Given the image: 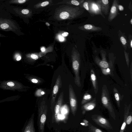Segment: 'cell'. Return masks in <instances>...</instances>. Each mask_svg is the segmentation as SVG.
Segmentation results:
<instances>
[{
	"label": "cell",
	"instance_id": "1",
	"mask_svg": "<svg viewBox=\"0 0 132 132\" xmlns=\"http://www.w3.org/2000/svg\"><path fill=\"white\" fill-rule=\"evenodd\" d=\"M47 108L45 100L44 98L38 107L37 124L38 132H44Z\"/></svg>",
	"mask_w": 132,
	"mask_h": 132
},
{
	"label": "cell",
	"instance_id": "2",
	"mask_svg": "<svg viewBox=\"0 0 132 132\" xmlns=\"http://www.w3.org/2000/svg\"><path fill=\"white\" fill-rule=\"evenodd\" d=\"M101 100L103 105L108 110L112 118L114 120L116 116L110 99L109 93L106 86L104 85L102 88Z\"/></svg>",
	"mask_w": 132,
	"mask_h": 132
},
{
	"label": "cell",
	"instance_id": "3",
	"mask_svg": "<svg viewBox=\"0 0 132 132\" xmlns=\"http://www.w3.org/2000/svg\"><path fill=\"white\" fill-rule=\"evenodd\" d=\"M72 67L75 74L74 80L75 84L78 87L81 86L79 75L81 63L80 55L77 52H74L72 55Z\"/></svg>",
	"mask_w": 132,
	"mask_h": 132
},
{
	"label": "cell",
	"instance_id": "4",
	"mask_svg": "<svg viewBox=\"0 0 132 132\" xmlns=\"http://www.w3.org/2000/svg\"><path fill=\"white\" fill-rule=\"evenodd\" d=\"M92 120L100 126L107 129H111L112 127L109 121L101 116L94 114L92 116Z\"/></svg>",
	"mask_w": 132,
	"mask_h": 132
},
{
	"label": "cell",
	"instance_id": "5",
	"mask_svg": "<svg viewBox=\"0 0 132 132\" xmlns=\"http://www.w3.org/2000/svg\"><path fill=\"white\" fill-rule=\"evenodd\" d=\"M69 97L71 112L75 116L77 109V101L73 88L70 84L69 86Z\"/></svg>",
	"mask_w": 132,
	"mask_h": 132
},
{
	"label": "cell",
	"instance_id": "6",
	"mask_svg": "<svg viewBox=\"0 0 132 132\" xmlns=\"http://www.w3.org/2000/svg\"><path fill=\"white\" fill-rule=\"evenodd\" d=\"M87 1L88 7V12L90 14L94 15L102 14L100 5L98 3L92 1Z\"/></svg>",
	"mask_w": 132,
	"mask_h": 132
},
{
	"label": "cell",
	"instance_id": "7",
	"mask_svg": "<svg viewBox=\"0 0 132 132\" xmlns=\"http://www.w3.org/2000/svg\"><path fill=\"white\" fill-rule=\"evenodd\" d=\"M61 85V78L60 76H59L56 79L55 84L53 89L51 101V106L52 109V108H53L54 105L55 103L56 96Z\"/></svg>",
	"mask_w": 132,
	"mask_h": 132
},
{
	"label": "cell",
	"instance_id": "8",
	"mask_svg": "<svg viewBox=\"0 0 132 132\" xmlns=\"http://www.w3.org/2000/svg\"><path fill=\"white\" fill-rule=\"evenodd\" d=\"M63 92H62L60 94L58 98L56 104L54 109V117L56 121L58 122L59 120V117L60 114V111L63 100Z\"/></svg>",
	"mask_w": 132,
	"mask_h": 132
},
{
	"label": "cell",
	"instance_id": "9",
	"mask_svg": "<svg viewBox=\"0 0 132 132\" xmlns=\"http://www.w3.org/2000/svg\"><path fill=\"white\" fill-rule=\"evenodd\" d=\"M118 0L113 1L108 18V20L109 21H112L118 15Z\"/></svg>",
	"mask_w": 132,
	"mask_h": 132
},
{
	"label": "cell",
	"instance_id": "10",
	"mask_svg": "<svg viewBox=\"0 0 132 132\" xmlns=\"http://www.w3.org/2000/svg\"><path fill=\"white\" fill-rule=\"evenodd\" d=\"M96 105L95 98H94L93 100L84 104L81 107L82 114H84L86 112L93 110L95 108Z\"/></svg>",
	"mask_w": 132,
	"mask_h": 132
},
{
	"label": "cell",
	"instance_id": "11",
	"mask_svg": "<svg viewBox=\"0 0 132 132\" xmlns=\"http://www.w3.org/2000/svg\"><path fill=\"white\" fill-rule=\"evenodd\" d=\"M34 117V114H33L25 126L23 132H35Z\"/></svg>",
	"mask_w": 132,
	"mask_h": 132
},
{
	"label": "cell",
	"instance_id": "12",
	"mask_svg": "<svg viewBox=\"0 0 132 132\" xmlns=\"http://www.w3.org/2000/svg\"><path fill=\"white\" fill-rule=\"evenodd\" d=\"M97 2L100 5L101 11L105 15H107L108 13L109 6V1L108 0H97Z\"/></svg>",
	"mask_w": 132,
	"mask_h": 132
},
{
	"label": "cell",
	"instance_id": "13",
	"mask_svg": "<svg viewBox=\"0 0 132 132\" xmlns=\"http://www.w3.org/2000/svg\"><path fill=\"white\" fill-rule=\"evenodd\" d=\"M130 104L128 105L125 104L124 108V120L119 132H123L126 125V119L128 116L130 108Z\"/></svg>",
	"mask_w": 132,
	"mask_h": 132
},
{
	"label": "cell",
	"instance_id": "14",
	"mask_svg": "<svg viewBox=\"0 0 132 132\" xmlns=\"http://www.w3.org/2000/svg\"><path fill=\"white\" fill-rule=\"evenodd\" d=\"M90 79L94 92L95 94H96L98 90V83L97 78L93 69H92L90 71Z\"/></svg>",
	"mask_w": 132,
	"mask_h": 132
},
{
	"label": "cell",
	"instance_id": "15",
	"mask_svg": "<svg viewBox=\"0 0 132 132\" xmlns=\"http://www.w3.org/2000/svg\"><path fill=\"white\" fill-rule=\"evenodd\" d=\"M105 58L103 59L102 60H100L98 59H95L96 63L102 68L106 69L109 66V63L107 62Z\"/></svg>",
	"mask_w": 132,
	"mask_h": 132
},
{
	"label": "cell",
	"instance_id": "16",
	"mask_svg": "<svg viewBox=\"0 0 132 132\" xmlns=\"http://www.w3.org/2000/svg\"><path fill=\"white\" fill-rule=\"evenodd\" d=\"M84 30L85 31H93L100 30L101 29L100 28L95 26L91 24H87L84 25L83 27Z\"/></svg>",
	"mask_w": 132,
	"mask_h": 132
},
{
	"label": "cell",
	"instance_id": "17",
	"mask_svg": "<svg viewBox=\"0 0 132 132\" xmlns=\"http://www.w3.org/2000/svg\"><path fill=\"white\" fill-rule=\"evenodd\" d=\"M113 93L115 99L118 107H120V102L121 100L120 95L117 89L114 87L113 89Z\"/></svg>",
	"mask_w": 132,
	"mask_h": 132
},
{
	"label": "cell",
	"instance_id": "18",
	"mask_svg": "<svg viewBox=\"0 0 132 132\" xmlns=\"http://www.w3.org/2000/svg\"><path fill=\"white\" fill-rule=\"evenodd\" d=\"M92 96L91 95L87 93H85L84 95L82 100L81 104L82 105L89 102L91 100Z\"/></svg>",
	"mask_w": 132,
	"mask_h": 132
},
{
	"label": "cell",
	"instance_id": "19",
	"mask_svg": "<svg viewBox=\"0 0 132 132\" xmlns=\"http://www.w3.org/2000/svg\"><path fill=\"white\" fill-rule=\"evenodd\" d=\"M88 125L89 132H103L101 130L94 126L90 123L88 124Z\"/></svg>",
	"mask_w": 132,
	"mask_h": 132
},
{
	"label": "cell",
	"instance_id": "20",
	"mask_svg": "<svg viewBox=\"0 0 132 132\" xmlns=\"http://www.w3.org/2000/svg\"><path fill=\"white\" fill-rule=\"evenodd\" d=\"M84 1V0H81V2H79L76 0H73L71 1V3L72 4L76 6H78L80 4V3H82Z\"/></svg>",
	"mask_w": 132,
	"mask_h": 132
},
{
	"label": "cell",
	"instance_id": "21",
	"mask_svg": "<svg viewBox=\"0 0 132 132\" xmlns=\"http://www.w3.org/2000/svg\"><path fill=\"white\" fill-rule=\"evenodd\" d=\"M132 120V117L131 115L128 116L126 119V123L127 125L130 124Z\"/></svg>",
	"mask_w": 132,
	"mask_h": 132
},
{
	"label": "cell",
	"instance_id": "22",
	"mask_svg": "<svg viewBox=\"0 0 132 132\" xmlns=\"http://www.w3.org/2000/svg\"><path fill=\"white\" fill-rule=\"evenodd\" d=\"M124 52L127 64L128 67H129V59L128 54V53L126 52L125 51Z\"/></svg>",
	"mask_w": 132,
	"mask_h": 132
},
{
	"label": "cell",
	"instance_id": "23",
	"mask_svg": "<svg viewBox=\"0 0 132 132\" xmlns=\"http://www.w3.org/2000/svg\"><path fill=\"white\" fill-rule=\"evenodd\" d=\"M84 8L88 11V3L87 0L83 4Z\"/></svg>",
	"mask_w": 132,
	"mask_h": 132
},
{
	"label": "cell",
	"instance_id": "24",
	"mask_svg": "<svg viewBox=\"0 0 132 132\" xmlns=\"http://www.w3.org/2000/svg\"><path fill=\"white\" fill-rule=\"evenodd\" d=\"M0 27L2 29H6L9 28V25L6 23H3L1 24Z\"/></svg>",
	"mask_w": 132,
	"mask_h": 132
},
{
	"label": "cell",
	"instance_id": "25",
	"mask_svg": "<svg viewBox=\"0 0 132 132\" xmlns=\"http://www.w3.org/2000/svg\"><path fill=\"white\" fill-rule=\"evenodd\" d=\"M120 40L121 42L123 45H125L127 43V41L126 39L123 36H121L120 38Z\"/></svg>",
	"mask_w": 132,
	"mask_h": 132
},
{
	"label": "cell",
	"instance_id": "26",
	"mask_svg": "<svg viewBox=\"0 0 132 132\" xmlns=\"http://www.w3.org/2000/svg\"><path fill=\"white\" fill-rule=\"evenodd\" d=\"M30 57L32 59L36 60L38 58V55L35 54H32L31 55Z\"/></svg>",
	"mask_w": 132,
	"mask_h": 132
},
{
	"label": "cell",
	"instance_id": "27",
	"mask_svg": "<svg viewBox=\"0 0 132 132\" xmlns=\"http://www.w3.org/2000/svg\"><path fill=\"white\" fill-rule=\"evenodd\" d=\"M49 2L46 1L42 3L41 4V6L42 7H44L47 6L49 4Z\"/></svg>",
	"mask_w": 132,
	"mask_h": 132
},
{
	"label": "cell",
	"instance_id": "28",
	"mask_svg": "<svg viewBox=\"0 0 132 132\" xmlns=\"http://www.w3.org/2000/svg\"><path fill=\"white\" fill-rule=\"evenodd\" d=\"M21 12L23 14H26L29 13V11L27 9H24L22 10Z\"/></svg>",
	"mask_w": 132,
	"mask_h": 132
},
{
	"label": "cell",
	"instance_id": "29",
	"mask_svg": "<svg viewBox=\"0 0 132 132\" xmlns=\"http://www.w3.org/2000/svg\"><path fill=\"white\" fill-rule=\"evenodd\" d=\"M118 9L120 11H123L124 9V8L123 6L120 5H118Z\"/></svg>",
	"mask_w": 132,
	"mask_h": 132
},
{
	"label": "cell",
	"instance_id": "30",
	"mask_svg": "<svg viewBox=\"0 0 132 132\" xmlns=\"http://www.w3.org/2000/svg\"><path fill=\"white\" fill-rule=\"evenodd\" d=\"M132 63L131 62L130 65V79L131 81H132Z\"/></svg>",
	"mask_w": 132,
	"mask_h": 132
},
{
	"label": "cell",
	"instance_id": "31",
	"mask_svg": "<svg viewBox=\"0 0 132 132\" xmlns=\"http://www.w3.org/2000/svg\"><path fill=\"white\" fill-rule=\"evenodd\" d=\"M7 85L10 86H13L14 85V84L12 82H9L7 83Z\"/></svg>",
	"mask_w": 132,
	"mask_h": 132
},
{
	"label": "cell",
	"instance_id": "32",
	"mask_svg": "<svg viewBox=\"0 0 132 132\" xmlns=\"http://www.w3.org/2000/svg\"><path fill=\"white\" fill-rule=\"evenodd\" d=\"M31 81L32 82L34 83H37L38 82V80L37 79L35 78L31 79Z\"/></svg>",
	"mask_w": 132,
	"mask_h": 132
},
{
	"label": "cell",
	"instance_id": "33",
	"mask_svg": "<svg viewBox=\"0 0 132 132\" xmlns=\"http://www.w3.org/2000/svg\"><path fill=\"white\" fill-rule=\"evenodd\" d=\"M59 40L60 41H63L64 40V37L61 36V35H59Z\"/></svg>",
	"mask_w": 132,
	"mask_h": 132
},
{
	"label": "cell",
	"instance_id": "34",
	"mask_svg": "<svg viewBox=\"0 0 132 132\" xmlns=\"http://www.w3.org/2000/svg\"><path fill=\"white\" fill-rule=\"evenodd\" d=\"M68 34L69 33L68 32H65L62 33V35L63 37H66L68 35Z\"/></svg>",
	"mask_w": 132,
	"mask_h": 132
},
{
	"label": "cell",
	"instance_id": "35",
	"mask_svg": "<svg viewBox=\"0 0 132 132\" xmlns=\"http://www.w3.org/2000/svg\"><path fill=\"white\" fill-rule=\"evenodd\" d=\"M26 1V0H19L18 1V2L19 3H25Z\"/></svg>",
	"mask_w": 132,
	"mask_h": 132
},
{
	"label": "cell",
	"instance_id": "36",
	"mask_svg": "<svg viewBox=\"0 0 132 132\" xmlns=\"http://www.w3.org/2000/svg\"><path fill=\"white\" fill-rule=\"evenodd\" d=\"M21 59V57L20 56H19L16 58V60L17 61H19Z\"/></svg>",
	"mask_w": 132,
	"mask_h": 132
},
{
	"label": "cell",
	"instance_id": "37",
	"mask_svg": "<svg viewBox=\"0 0 132 132\" xmlns=\"http://www.w3.org/2000/svg\"><path fill=\"white\" fill-rule=\"evenodd\" d=\"M41 50L42 52H44L45 51V49L44 47H42L41 48Z\"/></svg>",
	"mask_w": 132,
	"mask_h": 132
},
{
	"label": "cell",
	"instance_id": "38",
	"mask_svg": "<svg viewBox=\"0 0 132 132\" xmlns=\"http://www.w3.org/2000/svg\"><path fill=\"white\" fill-rule=\"evenodd\" d=\"M130 45V46H131V47L132 48V40H131V41Z\"/></svg>",
	"mask_w": 132,
	"mask_h": 132
},
{
	"label": "cell",
	"instance_id": "39",
	"mask_svg": "<svg viewBox=\"0 0 132 132\" xmlns=\"http://www.w3.org/2000/svg\"><path fill=\"white\" fill-rule=\"evenodd\" d=\"M41 94L42 95H43L45 93L43 91H42Z\"/></svg>",
	"mask_w": 132,
	"mask_h": 132
},
{
	"label": "cell",
	"instance_id": "40",
	"mask_svg": "<svg viewBox=\"0 0 132 132\" xmlns=\"http://www.w3.org/2000/svg\"><path fill=\"white\" fill-rule=\"evenodd\" d=\"M130 23H131V24H132V19L130 20Z\"/></svg>",
	"mask_w": 132,
	"mask_h": 132
}]
</instances>
